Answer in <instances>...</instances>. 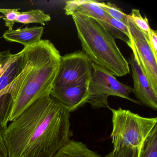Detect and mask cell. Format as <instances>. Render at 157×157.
<instances>
[{"mask_svg":"<svg viewBox=\"0 0 157 157\" xmlns=\"http://www.w3.org/2000/svg\"><path fill=\"white\" fill-rule=\"evenodd\" d=\"M98 21L114 39H119L124 41L130 48L132 42L127 25L110 16L106 21Z\"/></svg>","mask_w":157,"mask_h":157,"instance_id":"cell-13","label":"cell"},{"mask_svg":"<svg viewBox=\"0 0 157 157\" xmlns=\"http://www.w3.org/2000/svg\"><path fill=\"white\" fill-rule=\"evenodd\" d=\"M13 99L10 94H6L0 98V126L5 129L8 127Z\"/></svg>","mask_w":157,"mask_h":157,"instance_id":"cell-15","label":"cell"},{"mask_svg":"<svg viewBox=\"0 0 157 157\" xmlns=\"http://www.w3.org/2000/svg\"><path fill=\"white\" fill-rule=\"evenodd\" d=\"M104 157H139L138 151L135 149L123 147L113 149Z\"/></svg>","mask_w":157,"mask_h":157,"instance_id":"cell-20","label":"cell"},{"mask_svg":"<svg viewBox=\"0 0 157 157\" xmlns=\"http://www.w3.org/2000/svg\"><path fill=\"white\" fill-rule=\"evenodd\" d=\"M128 16L141 31L147 33L150 31L151 28L149 24L147 19L146 17L144 18L142 17L139 10L133 9L132 10L131 13L128 15Z\"/></svg>","mask_w":157,"mask_h":157,"instance_id":"cell-18","label":"cell"},{"mask_svg":"<svg viewBox=\"0 0 157 157\" xmlns=\"http://www.w3.org/2000/svg\"><path fill=\"white\" fill-rule=\"evenodd\" d=\"M4 130L0 126V157H8V151L4 140Z\"/></svg>","mask_w":157,"mask_h":157,"instance_id":"cell-22","label":"cell"},{"mask_svg":"<svg viewBox=\"0 0 157 157\" xmlns=\"http://www.w3.org/2000/svg\"><path fill=\"white\" fill-rule=\"evenodd\" d=\"M93 63L90 57L83 51H76L61 56L53 88L90 81Z\"/></svg>","mask_w":157,"mask_h":157,"instance_id":"cell-5","label":"cell"},{"mask_svg":"<svg viewBox=\"0 0 157 157\" xmlns=\"http://www.w3.org/2000/svg\"><path fill=\"white\" fill-rule=\"evenodd\" d=\"M109 109L112 113L111 138L113 149H135L139 156L144 142L157 126V117H143L121 107Z\"/></svg>","mask_w":157,"mask_h":157,"instance_id":"cell-3","label":"cell"},{"mask_svg":"<svg viewBox=\"0 0 157 157\" xmlns=\"http://www.w3.org/2000/svg\"><path fill=\"white\" fill-rule=\"evenodd\" d=\"M89 98L87 103L94 109L110 108L108 97L115 96L138 104V101L131 99L129 94L133 89L118 81L115 76L102 67L93 63L91 76L89 83Z\"/></svg>","mask_w":157,"mask_h":157,"instance_id":"cell-4","label":"cell"},{"mask_svg":"<svg viewBox=\"0 0 157 157\" xmlns=\"http://www.w3.org/2000/svg\"><path fill=\"white\" fill-rule=\"evenodd\" d=\"M21 9H0V13L4 15L3 18L5 21V26L8 27L9 30H12L14 23L19 14Z\"/></svg>","mask_w":157,"mask_h":157,"instance_id":"cell-19","label":"cell"},{"mask_svg":"<svg viewBox=\"0 0 157 157\" xmlns=\"http://www.w3.org/2000/svg\"><path fill=\"white\" fill-rule=\"evenodd\" d=\"M70 113L47 94L4 130L8 157H51L70 140Z\"/></svg>","mask_w":157,"mask_h":157,"instance_id":"cell-1","label":"cell"},{"mask_svg":"<svg viewBox=\"0 0 157 157\" xmlns=\"http://www.w3.org/2000/svg\"><path fill=\"white\" fill-rule=\"evenodd\" d=\"M99 5L104 11L113 19L120 21L128 25V15L125 14L120 8L113 3L108 2H99Z\"/></svg>","mask_w":157,"mask_h":157,"instance_id":"cell-17","label":"cell"},{"mask_svg":"<svg viewBox=\"0 0 157 157\" xmlns=\"http://www.w3.org/2000/svg\"><path fill=\"white\" fill-rule=\"evenodd\" d=\"M44 30V28L42 26L8 30L4 32L2 37L8 42L19 43L25 48L30 47L42 40Z\"/></svg>","mask_w":157,"mask_h":157,"instance_id":"cell-10","label":"cell"},{"mask_svg":"<svg viewBox=\"0 0 157 157\" xmlns=\"http://www.w3.org/2000/svg\"><path fill=\"white\" fill-rule=\"evenodd\" d=\"M134 82L133 93L140 103L156 111L157 92L152 88L147 76L136 60L133 54L128 59Z\"/></svg>","mask_w":157,"mask_h":157,"instance_id":"cell-8","label":"cell"},{"mask_svg":"<svg viewBox=\"0 0 157 157\" xmlns=\"http://www.w3.org/2000/svg\"><path fill=\"white\" fill-rule=\"evenodd\" d=\"M149 42L151 48L155 55L157 58V32L152 29L148 33Z\"/></svg>","mask_w":157,"mask_h":157,"instance_id":"cell-21","label":"cell"},{"mask_svg":"<svg viewBox=\"0 0 157 157\" xmlns=\"http://www.w3.org/2000/svg\"><path fill=\"white\" fill-rule=\"evenodd\" d=\"M139 157H157V126L144 142Z\"/></svg>","mask_w":157,"mask_h":157,"instance_id":"cell-16","label":"cell"},{"mask_svg":"<svg viewBox=\"0 0 157 157\" xmlns=\"http://www.w3.org/2000/svg\"><path fill=\"white\" fill-rule=\"evenodd\" d=\"M99 2L90 0L68 1L66 2L64 10L67 15L79 13L98 21H106L110 16L99 6Z\"/></svg>","mask_w":157,"mask_h":157,"instance_id":"cell-9","label":"cell"},{"mask_svg":"<svg viewBox=\"0 0 157 157\" xmlns=\"http://www.w3.org/2000/svg\"><path fill=\"white\" fill-rule=\"evenodd\" d=\"M28 63L25 48L13 55L10 64L0 77V91L14 81L23 71Z\"/></svg>","mask_w":157,"mask_h":157,"instance_id":"cell-11","label":"cell"},{"mask_svg":"<svg viewBox=\"0 0 157 157\" xmlns=\"http://www.w3.org/2000/svg\"><path fill=\"white\" fill-rule=\"evenodd\" d=\"M51 157H101L81 141L70 140Z\"/></svg>","mask_w":157,"mask_h":157,"instance_id":"cell-12","label":"cell"},{"mask_svg":"<svg viewBox=\"0 0 157 157\" xmlns=\"http://www.w3.org/2000/svg\"><path fill=\"white\" fill-rule=\"evenodd\" d=\"M89 82L67 87L52 88L50 96L70 113L83 106L89 98Z\"/></svg>","mask_w":157,"mask_h":157,"instance_id":"cell-7","label":"cell"},{"mask_svg":"<svg viewBox=\"0 0 157 157\" xmlns=\"http://www.w3.org/2000/svg\"><path fill=\"white\" fill-rule=\"evenodd\" d=\"M5 51L0 52V62L2 60V58H3V56H4V55H5Z\"/></svg>","mask_w":157,"mask_h":157,"instance_id":"cell-23","label":"cell"},{"mask_svg":"<svg viewBox=\"0 0 157 157\" xmlns=\"http://www.w3.org/2000/svg\"><path fill=\"white\" fill-rule=\"evenodd\" d=\"M51 17L41 10H31L21 12L18 16L16 23L26 25L38 23L44 26L45 23L51 21Z\"/></svg>","mask_w":157,"mask_h":157,"instance_id":"cell-14","label":"cell"},{"mask_svg":"<svg viewBox=\"0 0 157 157\" xmlns=\"http://www.w3.org/2000/svg\"><path fill=\"white\" fill-rule=\"evenodd\" d=\"M127 26L133 54L152 88L157 92V58L150 45L148 34L140 30L129 16Z\"/></svg>","mask_w":157,"mask_h":157,"instance_id":"cell-6","label":"cell"},{"mask_svg":"<svg viewBox=\"0 0 157 157\" xmlns=\"http://www.w3.org/2000/svg\"><path fill=\"white\" fill-rule=\"evenodd\" d=\"M84 51L94 63L123 77L129 74V64L115 39L97 20L79 13L72 15Z\"/></svg>","mask_w":157,"mask_h":157,"instance_id":"cell-2","label":"cell"}]
</instances>
